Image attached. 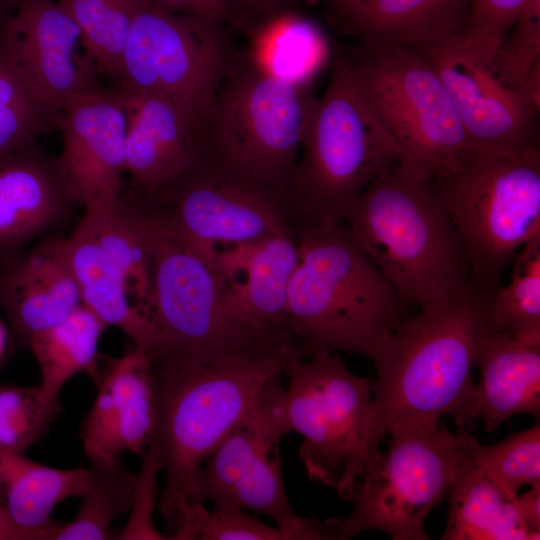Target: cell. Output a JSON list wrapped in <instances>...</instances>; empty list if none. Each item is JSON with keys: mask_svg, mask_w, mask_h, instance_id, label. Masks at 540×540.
Instances as JSON below:
<instances>
[{"mask_svg": "<svg viewBox=\"0 0 540 540\" xmlns=\"http://www.w3.org/2000/svg\"><path fill=\"white\" fill-rule=\"evenodd\" d=\"M315 101L308 87L267 73L247 55L234 57L202 124L203 156L278 198L295 216L291 190Z\"/></svg>", "mask_w": 540, "mask_h": 540, "instance_id": "5b68a950", "label": "cell"}, {"mask_svg": "<svg viewBox=\"0 0 540 540\" xmlns=\"http://www.w3.org/2000/svg\"><path fill=\"white\" fill-rule=\"evenodd\" d=\"M283 396L288 433L303 437L307 475L347 500L368 460L372 383L349 370L334 351L291 360Z\"/></svg>", "mask_w": 540, "mask_h": 540, "instance_id": "8fae6325", "label": "cell"}, {"mask_svg": "<svg viewBox=\"0 0 540 540\" xmlns=\"http://www.w3.org/2000/svg\"><path fill=\"white\" fill-rule=\"evenodd\" d=\"M79 223L116 269L135 307L150 320L152 227L143 200L121 188L114 196L85 207Z\"/></svg>", "mask_w": 540, "mask_h": 540, "instance_id": "603a6c76", "label": "cell"}, {"mask_svg": "<svg viewBox=\"0 0 540 540\" xmlns=\"http://www.w3.org/2000/svg\"><path fill=\"white\" fill-rule=\"evenodd\" d=\"M513 501L523 526L540 538V483L530 486Z\"/></svg>", "mask_w": 540, "mask_h": 540, "instance_id": "b9f144b4", "label": "cell"}, {"mask_svg": "<svg viewBox=\"0 0 540 540\" xmlns=\"http://www.w3.org/2000/svg\"><path fill=\"white\" fill-rule=\"evenodd\" d=\"M127 117L126 173L133 192L149 199L203 154L202 126L170 101L118 82Z\"/></svg>", "mask_w": 540, "mask_h": 540, "instance_id": "ac0fdd59", "label": "cell"}, {"mask_svg": "<svg viewBox=\"0 0 540 540\" xmlns=\"http://www.w3.org/2000/svg\"><path fill=\"white\" fill-rule=\"evenodd\" d=\"M78 25L99 74L120 78L139 0H57Z\"/></svg>", "mask_w": 540, "mask_h": 540, "instance_id": "836d02e7", "label": "cell"}, {"mask_svg": "<svg viewBox=\"0 0 540 540\" xmlns=\"http://www.w3.org/2000/svg\"><path fill=\"white\" fill-rule=\"evenodd\" d=\"M420 53L446 88L474 149L502 154L540 151V106L510 87L491 58L463 33Z\"/></svg>", "mask_w": 540, "mask_h": 540, "instance_id": "9a60e30c", "label": "cell"}, {"mask_svg": "<svg viewBox=\"0 0 540 540\" xmlns=\"http://www.w3.org/2000/svg\"><path fill=\"white\" fill-rule=\"evenodd\" d=\"M0 540H48V535L16 523L0 497Z\"/></svg>", "mask_w": 540, "mask_h": 540, "instance_id": "ee69618b", "label": "cell"}, {"mask_svg": "<svg viewBox=\"0 0 540 540\" xmlns=\"http://www.w3.org/2000/svg\"><path fill=\"white\" fill-rule=\"evenodd\" d=\"M69 262L82 304L107 326H115L149 358L156 348L151 321L134 305L126 286L90 232L78 224L66 238Z\"/></svg>", "mask_w": 540, "mask_h": 540, "instance_id": "484cf974", "label": "cell"}, {"mask_svg": "<svg viewBox=\"0 0 540 540\" xmlns=\"http://www.w3.org/2000/svg\"><path fill=\"white\" fill-rule=\"evenodd\" d=\"M281 376L262 386L248 417L206 459L195 501L231 504L272 518L289 540H329L325 522L297 515L281 473L279 442L288 434L283 417Z\"/></svg>", "mask_w": 540, "mask_h": 540, "instance_id": "4fadbf2b", "label": "cell"}, {"mask_svg": "<svg viewBox=\"0 0 540 540\" xmlns=\"http://www.w3.org/2000/svg\"><path fill=\"white\" fill-rule=\"evenodd\" d=\"M107 325L81 304L58 324L33 336L27 344L41 372L40 386L59 399L63 386L76 374L93 372L97 348Z\"/></svg>", "mask_w": 540, "mask_h": 540, "instance_id": "f546056e", "label": "cell"}, {"mask_svg": "<svg viewBox=\"0 0 540 540\" xmlns=\"http://www.w3.org/2000/svg\"><path fill=\"white\" fill-rule=\"evenodd\" d=\"M431 186L465 247L470 280L496 289L516 253L540 239V151L474 149Z\"/></svg>", "mask_w": 540, "mask_h": 540, "instance_id": "30bf717a", "label": "cell"}, {"mask_svg": "<svg viewBox=\"0 0 540 540\" xmlns=\"http://www.w3.org/2000/svg\"><path fill=\"white\" fill-rule=\"evenodd\" d=\"M338 16L344 14L365 0H327Z\"/></svg>", "mask_w": 540, "mask_h": 540, "instance_id": "f6af8a7d", "label": "cell"}, {"mask_svg": "<svg viewBox=\"0 0 540 540\" xmlns=\"http://www.w3.org/2000/svg\"><path fill=\"white\" fill-rule=\"evenodd\" d=\"M89 469H57L35 462L25 453L0 448V495L10 515L24 528L53 540L61 522L50 514L61 501L80 497Z\"/></svg>", "mask_w": 540, "mask_h": 540, "instance_id": "4316f807", "label": "cell"}, {"mask_svg": "<svg viewBox=\"0 0 540 540\" xmlns=\"http://www.w3.org/2000/svg\"><path fill=\"white\" fill-rule=\"evenodd\" d=\"M387 436V450L369 459L347 499L352 513L324 521L331 539L373 529L393 540L429 539L425 520L467 460L463 434L451 433L439 419L397 424Z\"/></svg>", "mask_w": 540, "mask_h": 540, "instance_id": "52a82bcc", "label": "cell"}, {"mask_svg": "<svg viewBox=\"0 0 540 540\" xmlns=\"http://www.w3.org/2000/svg\"><path fill=\"white\" fill-rule=\"evenodd\" d=\"M97 394L81 440L92 464L109 463L126 451L143 457L156 421L155 386L147 355L135 348L94 373Z\"/></svg>", "mask_w": 540, "mask_h": 540, "instance_id": "d6986e66", "label": "cell"}, {"mask_svg": "<svg viewBox=\"0 0 540 540\" xmlns=\"http://www.w3.org/2000/svg\"><path fill=\"white\" fill-rule=\"evenodd\" d=\"M162 10L223 21L231 15L225 0H146Z\"/></svg>", "mask_w": 540, "mask_h": 540, "instance_id": "60d3db41", "label": "cell"}, {"mask_svg": "<svg viewBox=\"0 0 540 540\" xmlns=\"http://www.w3.org/2000/svg\"><path fill=\"white\" fill-rule=\"evenodd\" d=\"M498 75L540 106V0H532L491 58Z\"/></svg>", "mask_w": 540, "mask_h": 540, "instance_id": "d590c367", "label": "cell"}, {"mask_svg": "<svg viewBox=\"0 0 540 540\" xmlns=\"http://www.w3.org/2000/svg\"><path fill=\"white\" fill-rule=\"evenodd\" d=\"M150 216L149 315L157 338L151 364L238 352L300 353L294 343L263 335L232 316L213 261Z\"/></svg>", "mask_w": 540, "mask_h": 540, "instance_id": "9c48e42d", "label": "cell"}, {"mask_svg": "<svg viewBox=\"0 0 540 540\" xmlns=\"http://www.w3.org/2000/svg\"><path fill=\"white\" fill-rule=\"evenodd\" d=\"M58 161L75 203L84 208L114 196L126 172L127 117L119 94L100 85L69 99L58 113Z\"/></svg>", "mask_w": 540, "mask_h": 540, "instance_id": "2e32d148", "label": "cell"}, {"mask_svg": "<svg viewBox=\"0 0 540 540\" xmlns=\"http://www.w3.org/2000/svg\"><path fill=\"white\" fill-rule=\"evenodd\" d=\"M81 304L66 238L61 235L45 238L0 265V307L23 346Z\"/></svg>", "mask_w": 540, "mask_h": 540, "instance_id": "ffe728a7", "label": "cell"}, {"mask_svg": "<svg viewBox=\"0 0 540 540\" xmlns=\"http://www.w3.org/2000/svg\"><path fill=\"white\" fill-rule=\"evenodd\" d=\"M57 116L0 26V155L36 144Z\"/></svg>", "mask_w": 540, "mask_h": 540, "instance_id": "4dcf8cb0", "label": "cell"}, {"mask_svg": "<svg viewBox=\"0 0 540 540\" xmlns=\"http://www.w3.org/2000/svg\"><path fill=\"white\" fill-rule=\"evenodd\" d=\"M0 26L21 64L58 113L73 96L99 85V72L80 29L58 1L14 0Z\"/></svg>", "mask_w": 540, "mask_h": 540, "instance_id": "e0dca14e", "label": "cell"}, {"mask_svg": "<svg viewBox=\"0 0 540 540\" xmlns=\"http://www.w3.org/2000/svg\"><path fill=\"white\" fill-rule=\"evenodd\" d=\"M329 56L321 30L309 19L286 9L260 20L247 57L267 73L308 87Z\"/></svg>", "mask_w": 540, "mask_h": 540, "instance_id": "83f0119b", "label": "cell"}, {"mask_svg": "<svg viewBox=\"0 0 540 540\" xmlns=\"http://www.w3.org/2000/svg\"><path fill=\"white\" fill-rule=\"evenodd\" d=\"M345 225L405 303H436L465 285V247L431 183L396 163L362 193Z\"/></svg>", "mask_w": 540, "mask_h": 540, "instance_id": "277c9868", "label": "cell"}, {"mask_svg": "<svg viewBox=\"0 0 540 540\" xmlns=\"http://www.w3.org/2000/svg\"><path fill=\"white\" fill-rule=\"evenodd\" d=\"M234 57L221 21L139 0L118 82L170 101L202 126Z\"/></svg>", "mask_w": 540, "mask_h": 540, "instance_id": "7c38bea8", "label": "cell"}, {"mask_svg": "<svg viewBox=\"0 0 540 540\" xmlns=\"http://www.w3.org/2000/svg\"><path fill=\"white\" fill-rule=\"evenodd\" d=\"M443 540H535L522 524L513 499L506 498L467 460L449 493Z\"/></svg>", "mask_w": 540, "mask_h": 540, "instance_id": "f1b7e54d", "label": "cell"}, {"mask_svg": "<svg viewBox=\"0 0 540 540\" xmlns=\"http://www.w3.org/2000/svg\"><path fill=\"white\" fill-rule=\"evenodd\" d=\"M470 0H365L339 17L362 46L421 52L463 33Z\"/></svg>", "mask_w": 540, "mask_h": 540, "instance_id": "cb8c5ba5", "label": "cell"}, {"mask_svg": "<svg viewBox=\"0 0 540 540\" xmlns=\"http://www.w3.org/2000/svg\"><path fill=\"white\" fill-rule=\"evenodd\" d=\"M201 540H289L278 527H272L231 504L214 503L197 534Z\"/></svg>", "mask_w": 540, "mask_h": 540, "instance_id": "ab89813d", "label": "cell"}, {"mask_svg": "<svg viewBox=\"0 0 540 540\" xmlns=\"http://www.w3.org/2000/svg\"><path fill=\"white\" fill-rule=\"evenodd\" d=\"M2 343H3V335H2V329L0 327V350L2 348Z\"/></svg>", "mask_w": 540, "mask_h": 540, "instance_id": "7dc6e473", "label": "cell"}, {"mask_svg": "<svg viewBox=\"0 0 540 540\" xmlns=\"http://www.w3.org/2000/svg\"><path fill=\"white\" fill-rule=\"evenodd\" d=\"M475 368L479 382L474 385L461 431L478 419L488 432L519 413L539 419L540 343L491 329L480 343Z\"/></svg>", "mask_w": 540, "mask_h": 540, "instance_id": "7402d4cb", "label": "cell"}, {"mask_svg": "<svg viewBox=\"0 0 540 540\" xmlns=\"http://www.w3.org/2000/svg\"><path fill=\"white\" fill-rule=\"evenodd\" d=\"M60 411L40 385H0V448L25 453Z\"/></svg>", "mask_w": 540, "mask_h": 540, "instance_id": "8d00e7d4", "label": "cell"}, {"mask_svg": "<svg viewBox=\"0 0 540 540\" xmlns=\"http://www.w3.org/2000/svg\"><path fill=\"white\" fill-rule=\"evenodd\" d=\"M14 5V0H0V25L11 13Z\"/></svg>", "mask_w": 540, "mask_h": 540, "instance_id": "bcb514c9", "label": "cell"}, {"mask_svg": "<svg viewBox=\"0 0 540 540\" xmlns=\"http://www.w3.org/2000/svg\"><path fill=\"white\" fill-rule=\"evenodd\" d=\"M515 257L509 283L490 298L489 321L498 332L540 343V239L525 244Z\"/></svg>", "mask_w": 540, "mask_h": 540, "instance_id": "d6a6232c", "label": "cell"}, {"mask_svg": "<svg viewBox=\"0 0 540 540\" xmlns=\"http://www.w3.org/2000/svg\"><path fill=\"white\" fill-rule=\"evenodd\" d=\"M292 207L301 227L345 222L365 189L396 164L394 143L338 57L301 143Z\"/></svg>", "mask_w": 540, "mask_h": 540, "instance_id": "8992f818", "label": "cell"}, {"mask_svg": "<svg viewBox=\"0 0 540 540\" xmlns=\"http://www.w3.org/2000/svg\"><path fill=\"white\" fill-rule=\"evenodd\" d=\"M297 247L287 316L302 356L341 350L374 361L405 318V302L344 222L301 227Z\"/></svg>", "mask_w": 540, "mask_h": 540, "instance_id": "3957f363", "label": "cell"}, {"mask_svg": "<svg viewBox=\"0 0 540 540\" xmlns=\"http://www.w3.org/2000/svg\"><path fill=\"white\" fill-rule=\"evenodd\" d=\"M142 200L167 229L213 262L217 245L280 234L297 239L299 232L284 202L227 173L203 155L173 183Z\"/></svg>", "mask_w": 540, "mask_h": 540, "instance_id": "5bb4252c", "label": "cell"}, {"mask_svg": "<svg viewBox=\"0 0 540 540\" xmlns=\"http://www.w3.org/2000/svg\"><path fill=\"white\" fill-rule=\"evenodd\" d=\"M136 481L119 459L92 464L77 514L61 522L53 540L109 539L114 520L132 505Z\"/></svg>", "mask_w": 540, "mask_h": 540, "instance_id": "1f68e13d", "label": "cell"}, {"mask_svg": "<svg viewBox=\"0 0 540 540\" xmlns=\"http://www.w3.org/2000/svg\"><path fill=\"white\" fill-rule=\"evenodd\" d=\"M294 352L217 354L150 364L156 421L148 446L165 475L158 506L170 539H196L208 512L195 501L206 459L248 417L263 384L284 374Z\"/></svg>", "mask_w": 540, "mask_h": 540, "instance_id": "6da1fadb", "label": "cell"}, {"mask_svg": "<svg viewBox=\"0 0 540 540\" xmlns=\"http://www.w3.org/2000/svg\"><path fill=\"white\" fill-rule=\"evenodd\" d=\"M297 264L295 237L280 234L261 240L244 279L223 284L228 311L263 335L295 344L287 316V292Z\"/></svg>", "mask_w": 540, "mask_h": 540, "instance_id": "d4e9b609", "label": "cell"}, {"mask_svg": "<svg viewBox=\"0 0 540 540\" xmlns=\"http://www.w3.org/2000/svg\"><path fill=\"white\" fill-rule=\"evenodd\" d=\"M230 12L236 11L259 21L284 10L288 0H225Z\"/></svg>", "mask_w": 540, "mask_h": 540, "instance_id": "7bdbcfd3", "label": "cell"}, {"mask_svg": "<svg viewBox=\"0 0 540 540\" xmlns=\"http://www.w3.org/2000/svg\"><path fill=\"white\" fill-rule=\"evenodd\" d=\"M142 458L130 516L124 528L112 537L114 539H170L169 535L161 533L153 524V513L159 497L157 496V477L162 471L160 459L151 446H148Z\"/></svg>", "mask_w": 540, "mask_h": 540, "instance_id": "f35d334b", "label": "cell"}, {"mask_svg": "<svg viewBox=\"0 0 540 540\" xmlns=\"http://www.w3.org/2000/svg\"><path fill=\"white\" fill-rule=\"evenodd\" d=\"M494 291L469 279L451 295L404 318L391 335L373 361L377 376L372 383L369 459L397 424L450 415L464 430L477 351L493 329L488 307Z\"/></svg>", "mask_w": 540, "mask_h": 540, "instance_id": "7a4b0ae2", "label": "cell"}, {"mask_svg": "<svg viewBox=\"0 0 540 540\" xmlns=\"http://www.w3.org/2000/svg\"><path fill=\"white\" fill-rule=\"evenodd\" d=\"M74 200L54 157L36 144L0 155V260L60 224Z\"/></svg>", "mask_w": 540, "mask_h": 540, "instance_id": "44dd1931", "label": "cell"}, {"mask_svg": "<svg viewBox=\"0 0 540 540\" xmlns=\"http://www.w3.org/2000/svg\"><path fill=\"white\" fill-rule=\"evenodd\" d=\"M348 60L363 97L396 147L402 170L431 183L472 153L446 88L420 52L399 45L362 46Z\"/></svg>", "mask_w": 540, "mask_h": 540, "instance_id": "ba28073f", "label": "cell"}, {"mask_svg": "<svg viewBox=\"0 0 540 540\" xmlns=\"http://www.w3.org/2000/svg\"><path fill=\"white\" fill-rule=\"evenodd\" d=\"M532 0H470L464 37L492 58Z\"/></svg>", "mask_w": 540, "mask_h": 540, "instance_id": "74e56055", "label": "cell"}, {"mask_svg": "<svg viewBox=\"0 0 540 540\" xmlns=\"http://www.w3.org/2000/svg\"><path fill=\"white\" fill-rule=\"evenodd\" d=\"M461 432L471 463L506 498H515L524 485L540 483L539 423L489 446Z\"/></svg>", "mask_w": 540, "mask_h": 540, "instance_id": "e575fe53", "label": "cell"}]
</instances>
